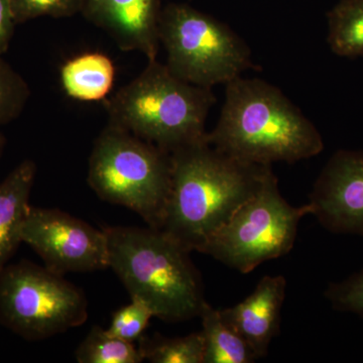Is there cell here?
Masks as SVG:
<instances>
[{"label": "cell", "mask_w": 363, "mask_h": 363, "mask_svg": "<svg viewBox=\"0 0 363 363\" xmlns=\"http://www.w3.org/2000/svg\"><path fill=\"white\" fill-rule=\"evenodd\" d=\"M79 363H140L142 353L133 342L111 335L95 325L79 344L75 352Z\"/></svg>", "instance_id": "obj_17"}, {"label": "cell", "mask_w": 363, "mask_h": 363, "mask_svg": "<svg viewBox=\"0 0 363 363\" xmlns=\"http://www.w3.org/2000/svg\"><path fill=\"white\" fill-rule=\"evenodd\" d=\"M171 173V154L107 123L93 145L87 182L100 199L128 208L147 226L159 229Z\"/></svg>", "instance_id": "obj_5"}, {"label": "cell", "mask_w": 363, "mask_h": 363, "mask_svg": "<svg viewBox=\"0 0 363 363\" xmlns=\"http://www.w3.org/2000/svg\"><path fill=\"white\" fill-rule=\"evenodd\" d=\"M309 205L326 230L363 236V150L332 155L313 186Z\"/></svg>", "instance_id": "obj_10"}, {"label": "cell", "mask_w": 363, "mask_h": 363, "mask_svg": "<svg viewBox=\"0 0 363 363\" xmlns=\"http://www.w3.org/2000/svg\"><path fill=\"white\" fill-rule=\"evenodd\" d=\"M88 319V301L64 276L23 262L0 272V323L26 340L65 333Z\"/></svg>", "instance_id": "obj_8"}, {"label": "cell", "mask_w": 363, "mask_h": 363, "mask_svg": "<svg viewBox=\"0 0 363 363\" xmlns=\"http://www.w3.org/2000/svg\"><path fill=\"white\" fill-rule=\"evenodd\" d=\"M108 267L130 293L162 321L199 317L204 303L201 276L185 247L152 227L104 228Z\"/></svg>", "instance_id": "obj_3"}, {"label": "cell", "mask_w": 363, "mask_h": 363, "mask_svg": "<svg viewBox=\"0 0 363 363\" xmlns=\"http://www.w3.org/2000/svg\"><path fill=\"white\" fill-rule=\"evenodd\" d=\"M11 6L18 25L42 16L70 18L81 13L83 0H11Z\"/></svg>", "instance_id": "obj_21"}, {"label": "cell", "mask_w": 363, "mask_h": 363, "mask_svg": "<svg viewBox=\"0 0 363 363\" xmlns=\"http://www.w3.org/2000/svg\"><path fill=\"white\" fill-rule=\"evenodd\" d=\"M171 185L160 230L200 252L262 185L272 166L250 164L208 140L171 154Z\"/></svg>", "instance_id": "obj_1"}, {"label": "cell", "mask_w": 363, "mask_h": 363, "mask_svg": "<svg viewBox=\"0 0 363 363\" xmlns=\"http://www.w3.org/2000/svg\"><path fill=\"white\" fill-rule=\"evenodd\" d=\"M154 317V313L145 303L130 298V303L113 313L106 331L114 337L135 343L143 337L150 319Z\"/></svg>", "instance_id": "obj_20"}, {"label": "cell", "mask_w": 363, "mask_h": 363, "mask_svg": "<svg viewBox=\"0 0 363 363\" xmlns=\"http://www.w3.org/2000/svg\"><path fill=\"white\" fill-rule=\"evenodd\" d=\"M35 174V162L25 160L0 183V272L23 242L21 230Z\"/></svg>", "instance_id": "obj_13"}, {"label": "cell", "mask_w": 363, "mask_h": 363, "mask_svg": "<svg viewBox=\"0 0 363 363\" xmlns=\"http://www.w3.org/2000/svg\"><path fill=\"white\" fill-rule=\"evenodd\" d=\"M138 350L143 360L152 363H203L204 360L201 332L175 338L143 335L138 340Z\"/></svg>", "instance_id": "obj_18"}, {"label": "cell", "mask_w": 363, "mask_h": 363, "mask_svg": "<svg viewBox=\"0 0 363 363\" xmlns=\"http://www.w3.org/2000/svg\"><path fill=\"white\" fill-rule=\"evenodd\" d=\"M311 212L309 203L295 207L286 202L271 169L257 192L199 252L241 274H248L264 262L288 255L295 245L298 224Z\"/></svg>", "instance_id": "obj_7"}, {"label": "cell", "mask_w": 363, "mask_h": 363, "mask_svg": "<svg viewBox=\"0 0 363 363\" xmlns=\"http://www.w3.org/2000/svg\"><path fill=\"white\" fill-rule=\"evenodd\" d=\"M30 97L25 79L0 57V125L20 117Z\"/></svg>", "instance_id": "obj_19"}, {"label": "cell", "mask_w": 363, "mask_h": 363, "mask_svg": "<svg viewBox=\"0 0 363 363\" xmlns=\"http://www.w3.org/2000/svg\"><path fill=\"white\" fill-rule=\"evenodd\" d=\"M207 140L228 156L264 166L311 159L324 150L315 124L278 87L242 76L225 84L220 117Z\"/></svg>", "instance_id": "obj_2"}, {"label": "cell", "mask_w": 363, "mask_h": 363, "mask_svg": "<svg viewBox=\"0 0 363 363\" xmlns=\"http://www.w3.org/2000/svg\"><path fill=\"white\" fill-rule=\"evenodd\" d=\"M327 18L331 51L345 58L363 57V0H340Z\"/></svg>", "instance_id": "obj_16"}, {"label": "cell", "mask_w": 363, "mask_h": 363, "mask_svg": "<svg viewBox=\"0 0 363 363\" xmlns=\"http://www.w3.org/2000/svg\"><path fill=\"white\" fill-rule=\"evenodd\" d=\"M21 240L33 248L48 269L65 276L108 269V243L104 229L52 208L30 205Z\"/></svg>", "instance_id": "obj_9"}, {"label": "cell", "mask_w": 363, "mask_h": 363, "mask_svg": "<svg viewBox=\"0 0 363 363\" xmlns=\"http://www.w3.org/2000/svg\"><path fill=\"white\" fill-rule=\"evenodd\" d=\"M324 295L336 311L353 313L363 318V269L343 281L330 284Z\"/></svg>", "instance_id": "obj_22"}, {"label": "cell", "mask_w": 363, "mask_h": 363, "mask_svg": "<svg viewBox=\"0 0 363 363\" xmlns=\"http://www.w3.org/2000/svg\"><path fill=\"white\" fill-rule=\"evenodd\" d=\"M159 39L169 70L191 84L225 85L255 68L250 47L238 33L187 4L162 9Z\"/></svg>", "instance_id": "obj_6"}, {"label": "cell", "mask_w": 363, "mask_h": 363, "mask_svg": "<svg viewBox=\"0 0 363 363\" xmlns=\"http://www.w3.org/2000/svg\"><path fill=\"white\" fill-rule=\"evenodd\" d=\"M16 26L11 0H0V57L9 50Z\"/></svg>", "instance_id": "obj_23"}, {"label": "cell", "mask_w": 363, "mask_h": 363, "mask_svg": "<svg viewBox=\"0 0 363 363\" xmlns=\"http://www.w3.org/2000/svg\"><path fill=\"white\" fill-rule=\"evenodd\" d=\"M199 317L204 339L203 363H252L257 359L247 341L222 317L220 310L205 302Z\"/></svg>", "instance_id": "obj_15"}, {"label": "cell", "mask_w": 363, "mask_h": 363, "mask_svg": "<svg viewBox=\"0 0 363 363\" xmlns=\"http://www.w3.org/2000/svg\"><path fill=\"white\" fill-rule=\"evenodd\" d=\"M286 290L285 277L264 276L247 298L220 310L222 317L247 341L257 359L266 357L272 339L279 334Z\"/></svg>", "instance_id": "obj_12"}, {"label": "cell", "mask_w": 363, "mask_h": 363, "mask_svg": "<svg viewBox=\"0 0 363 363\" xmlns=\"http://www.w3.org/2000/svg\"><path fill=\"white\" fill-rule=\"evenodd\" d=\"M215 102L212 88L186 82L152 60L105 101V109L108 123L172 154L207 140L205 124Z\"/></svg>", "instance_id": "obj_4"}, {"label": "cell", "mask_w": 363, "mask_h": 363, "mask_svg": "<svg viewBox=\"0 0 363 363\" xmlns=\"http://www.w3.org/2000/svg\"><path fill=\"white\" fill-rule=\"evenodd\" d=\"M160 0H83L81 13L102 28L124 52H140L149 61L159 52Z\"/></svg>", "instance_id": "obj_11"}, {"label": "cell", "mask_w": 363, "mask_h": 363, "mask_svg": "<svg viewBox=\"0 0 363 363\" xmlns=\"http://www.w3.org/2000/svg\"><path fill=\"white\" fill-rule=\"evenodd\" d=\"M6 138L4 136V133L0 131V156L2 155V152H4V147H6Z\"/></svg>", "instance_id": "obj_24"}, {"label": "cell", "mask_w": 363, "mask_h": 363, "mask_svg": "<svg viewBox=\"0 0 363 363\" xmlns=\"http://www.w3.org/2000/svg\"><path fill=\"white\" fill-rule=\"evenodd\" d=\"M113 62L102 52H85L69 60L60 70V80L67 96L79 101H100L114 84Z\"/></svg>", "instance_id": "obj_14"}]
</instances>
